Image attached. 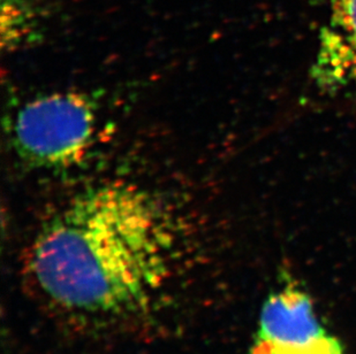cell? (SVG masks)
I'll return each instance as SVG.
<instances>
[{
	"label": "cell",
	"mask_w": 356,
	"mask_h": 354,
	"mask_svg": "<svg viewBox=\"0 0 356 354\" xmlns=\"http://www.w3.org/2000/svg\"><path fill=\"white\" fill-rule=\"evenodd\" d=\"M97 128L94 101L76 91L42 94L15 112L10 137L17 157L36 169H64L80 162Z\"/></svg>",
	"instance_id": "cell-2"
},
{
	"label": "cell",
	"mask_w": 356,
	"mask_h": 354,
	"mask_svg": "<svg viewBox=\"0 0 356 354\" xmlns=\"http://www.w3.org/2000/svg\"><path fill=\"white\" fill-rule=\"evenodd\" d=\"M171 219L149 191L124 180L87 187L47 217L26 268L40 296L75 318L148 314L175 278Z\"/></svg>",
	"instance_id": "cell-1"
},
{
	"label": "cell",
	"mask_w": 356,
	"mask_h": 354,
	"mask_svg": "<svg viewBox=\"0 0 356 354\" xmlns=\"http://www.w3.org/2000/svg\"><path fill=\"white\" fill-rule=\"evenodd\" d=\"M1 47L8 52L29 45L40 36L43 13L35 0H1Z\"/></svg>",
	"instance_id": "cell-5"
},
{
	"label": "cell",
	"mask_w": 356,
	"mask_h": 354,
	"mask_svg": "<svg viewBox=\"0 0 356 354\" xmlns=\"http://www.w3.org/2000/svg\"><path fill=\"white\" fill-rule=\"evenodd\" d=\"M313 77L323 91L356 99V0H331Z\"/></svg>",
	"instance_id": "cell-4"
},
{
	"label": "cell",
	"mask_w": 356,
	"mask_h": 354,
	"mask_svg": "<svg viewBox=\"0 0 356 354\" xmlns=\"http://www.w3.org/2000/svg\"><path fill=\"white\" fill-rule=\"evenodd\" d=\"M249 354H345L319 320L305 291L287 285L270 294Z\"/></svg>",
	"instance_id": "cell-3"
}]
</instances>
